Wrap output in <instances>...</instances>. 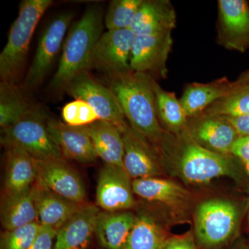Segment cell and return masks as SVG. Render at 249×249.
Instances as JSON below:
<instances>
[{
  "label": "cell",
  "mask_w": 249,
  "mask_h": 249,
  "mask_svg": "<svg viewBox=\"0 0 249 249\" xmlns=\"http://www.w3.org/2000/svg\"><path fill=\"white\" fill-rule=\"evenodd\" d=\"M154 78L129 71L109 77L108 88L115 95L130 127L151 145L164 142L165 133L157 116Z\"/></svg>",
  "instance_id": "1"
},
{
  "label": "cell",
  "mask_w": 249,
  "mask_h": 249,
  "mask_svg": "<svg viewBox=\"0 0 249 249\" xmlns=\"http://www.w3.org/2000/svg\"><path fill=\"white\" fill-rule=\"evenodd\" d=\"M104 19L102 8L94 4L72 24L64 42L58 69L49 84L51 92L56 95L65 92L73 78L90 70L93 49L103 34Z\"/></svg>",
  "instance_id": "2"
},
{
  "label": "cell",
  "mask_w": 249,
  "mask_h": 249,
  "mask_svg": "<svg viewBox=\"0 0 249 249\" xmlns=\"http://www.w3.org/2000/svg\"><path fill=\"white\" fill-rule=\"evenodd\" d=\"M53 1L24 0L18 17L10 29L7 42L0 54L1 81L16 84L27 60L31 39L37 24Z\"/></svg>",
  "instance_id": "3"
},
{
  "label": "cell",
  "mask_w": 249,
  "mask_h": 249,
  "mask_svg": "<svg viewBox=\"0 0 249 249\" xmlns=\"http://www.w3.org/2000/svg\"><path fill=\"white\" fill-rule=\"evenodd\" d=\"M231 155L207 150L188 135L178 154V174L186 182L194 184H204L223 177L238 179L240 170Z\"/></svg>",
  "instance_id": "4"
},
{
  "label": "cell",
  "mask_w": 249,
  "mask_h": 249,
  "mask_svg": "<svg viewBox=\"0 0 249 249\" xmlns=\"http://www.w3.org/2000/svg\"><path fill=\"white\" fill-rule=\"evenodd\" d=\"M48 118L37 108L16 124L1 129V143L16 147L37 160L64 159L47 128Z\"/></svg>",
  "instance_id": "5"
},
{
  "label": "cell",
  "mask_w": 249,
  "mask_h": 249,
  "mask_svg": "<svg viewBox=\"0 0 249 249\" xmlns=\"http://www.w3.org/2000/svg\"><path fill=\"white\" fill-rule=\"evenodd\" d=\"M238 209L223 199L204 201L196 213V241L205 248L213 249L227 243L235 232L239 221Z\"/></svg>",
  "instance_id": "6"
},
{
  "label": "cell",
  "mask_w": 249,
  "mask_h": 249,
  "mask_svg": "<svg viewBox=\"0 0 249 249\" xmlns=\"http://www.w3.org/2000/svg\"><path fill=\"white\" fill-rule=\"evenodd\" d=\"M74 14L65 12L57 15L42 31L35 55L28 70L22 88L25 91L36 89L49 74L58 53L63 47Z\"/></svg>",
  "instance_id": "7"
},
{
  "label": "cell",
  "mask_w": 249,
  "mask_h": 249,
  "mask_svg": "<svg viewBox=\"0 0 249 249\" xmlns=\"http://www.w3.org/2000/svg\"><path fill=\"white\" fill-rule=\"evenodd\" d=\"M65 92L75 99L88 103L100 120L114 124L121 132L128 125L115 95L108 87L95 80L89 71L81 72L73 78Z\"/></svg>",
  "instance_id": "8"
},
{
  "label": "cell",
  "mask_w": 249,
  "mask_h": 249,
  "mask_svg": "<svg viewBox=\"0 0 249 249\" xmlns=\"http://www.w3.org/2000/svg\"><path fill=\"white\" fill-rule=\"evenodd\" d=\"M135 37L131 29L103 33L93 49L90 70H100L109 77L131 71L129 62Z\"/></svg>",
  "instance_id": "9"
},
{
  "label": "cell",
  "mask_w": 249,
  "mask_h": 249,
  "mask_svg": "<svg viewBox=\"0 0 249 249\" xmlns=\"http://www.w3.org/2000/svg\"><path fill=\"white\" fill-rule=\"evenodd\" d=\"M218 42L229 50L249 49V4L245 0H219Z\"/></svg>",
  "instance_id": "10"
},
{
  "label": "cell",
  "mask_w": 249,
  "mask_h": 249,
  "mask_svg": "<svg viewBox=\"0 0 249 249\" xmlns=\"http://www.w3.org/2000/svg\"><path fill=\"white\" fill-rule=\"evenodd\" d=\"M173 44L172 32L136 36L129 62L131 71L166 78L167 60Z\"/></svg>",
  "instance_id": "11"
},
{
  "label": "cell",
  "mask_w": 249,
  "mask_h": 249,
  "mask_svg": "<svg viewBox=\"0 0 249 249\" xmlns=\"http://www.w3.org/2000/svg\"><path fill=\"white\" fill-rule=\"evenodd\" d=\"M36 160L37 184L69 200L86 204L83 180L64 159Z\"/></svg>",
  "instance_id": "12"
},
{
  "label": "cell",
  "mask_w": 249,
  "mask_h": 249,
  "mask_svg": "<svg viewBox=\"0 0 249 249\" xmlns=\"http://www.w3.org/2000/svg\"><path fill=\"white\" fill-rule=\"evenodd\" d=\"M132 178L124 169L105 164L98 175L96 205L103 211L117 212L133 207L135 201Z\"/></svg>",
  "instance_id": "13"
},
{
  "label": "cell",
  "mask_w": 249,
  "mask_h": 249,
  "mask_svg": "<svg viewBox=\"0 0 249 249\" xmlns=\"http://www.w3.org/2000/svg\"><path fill=\"white\" fill-rule=\"evenodd\" d=\"M196 118L197 119L188 131L189 137L207 150L231 155L232 144L239 136L229 121L222 116L208 114Z\"/></svg>",
  "instance_id": "14"
},
{
  "label": "cell",
  "mask_w": 249,
  "mask_h": 249,
  "mask_svg": "<svg viewBox=\"0 0 249 249\" xmlns=\"http://www.w3.org/2000/svg\"><path fill=\"white\" fill-rule=\"evenodd\" d=\"M121 133L124 143V168L129 178H157L160 168L151 144L129 124Z\"/></svg>",
  "instance_id": "15"
},
{
  "label": "cell",
  "mask_w": 249,
  "mask_h": 249,
  "mask_svg": "<svg viewBox=\"0 0 249 249\" xmlns=\"http://www.w3.org/2000/svg\"><path fill=\"white\" fill-rule=\"evenodd\" d=\"M47 128L63 158L83 163H93L98 158L85 126L74 127L54 119H48Z\"/></svg>",
  "instance_id": "16"
},
{
  "label": "cell",
  "mask_w": 249,
  "mask_h": 249,
  "mask_svg": "<svg viewBox=\"0 0 249 249\" xmlns=\"http://www.w3.org/2000/svg\"><path fill=\"white\" fill-rule=\"evenodd\" d=\"M100 209L86 204L57 231L53 249H88L95 237Z\"/></svg>",
  "instance_id": "17"
},
{
  "label": "cell",
  "mask_w": 249,
  "mask_h": 249,
  "mask_svg": "<svg viewBox=\"0 0 249 249\" xmlns=\"http://www.w3.org/2000/svg\"><path fill=\"white\" fill-rule=\"evenodd\" d=\"M177 14L168 0H143L130 29L136 36L172 32L176 27Z\"/></svg>",
  "instance_id": "18"
},
{
  "label": "cell",
  "mask_w": 249,
  "mask_h": 249,
  "mask_svg": "<svg viewBox=\"0 0 249 249\" xmlns=\"http://www.w3.org/2000/svg\"><path fill=\"white\" fill-rule=\"evenodd\" d=\"M37 222L58 231L85 204L65 199L35 183Z\"/></svg>",
  "instance_id": "19"
},
{
  "label": "cell",
  "mask_w": 249,
  "mask_h": 249,
  "mask_svg": "<svg viewBox=\"0 0 249 249\" xmlns=\"http://www.w3.org/2000/svg\"><path fill=\"white\" fill-rule=\"evenodd\" d=\"M137 215L130 211H101L96 219L95 237L103 249H124Z\"/></svg>",
  "instance_id": "20"
},
{
  "label": "cell",
  "mask_w": 249,
  "mask_h": 249,
  "mask_svg": "<svg viewBox=\"0 0 249 249\" xmlns=\"http://www.w3.org/2000/svg\"><path fill=\"white\" fill-rule=\"evenodd\" d=\"M6 171L2 196L14 194L34 186L37 179V160L16 147H6Z\"/></svg>",
  "instance_id": "21"
},
{
  "label": "cell",
  "mask_w": 249,
  "mask_h": 249,
  "mask_svg": "<svg viewBox=\"0 0 249 249\" xmlns=\"http://www.w3.org/2000/svg\"><path fill=\"white\" fill-rule=\"evenodd\" d=\"M234 88L235 82L225 77L209 83H193L186 87L180 102L188 118L196 117L227 96Z\"/></svg>",
  "instance_id": "22"
},
{
  "label": "cell",
  "mask_w": 249,
  "mask_h": 249,
  "mask_svg": "<svg viewBox=\"0 0 249 249\" xmlns=\"http://www.w3.org/2000/svg\"><path fill=\"white\" fill-rule=\"evenodd\" d=\"M98 158L106 164L124 168V143L120 129L105 121L85 126Z\"/></svg>",
  "instance_id": "23"
},
{
  "label": "cell",
  "mask_w": 249,
  "mask_h": 249,
  "mask_svg": "<svg viewBox=\"0 0 249 249\" xmlns=\"http://www.w3.org/2000/svg\"><path fill=\"white\" fill-rule=\"evenodd\" d=\"M0 219L4 230L37 222L35 184L25 191L2 196Z\"/></svg>",
  "instance_id": "24"
},
{
  "label": "cell",
  "mask_w": 249,
  "mask_h": 249,
  "mask_svg": "<svg viewBox=\"0 0 249 249\" xmlns=\"http://www.w3.org/2000/svg\"><path fill=\"white\" fill-rule=\"evenodd\" d=\"M26 97L25 91L14 83H0V126L6 128L37 109Z\"/></svg>",
  "instance_id": "25"
},
{
  "label": "cell",
  "mask_w": 249,
  "mask_h": 249,
  "mask_svg": "<svg viewBox=\"0 0 249 249\" xmlns=\"http://www.w3.org/2000/svg\"><path fill=\"white\" fill-rule=\"evenodd\" d=\"M132 190L134 194L145 200L168 204L186 200L188 195L179 185L159 178L133 179Z\"/></svg>",
  "instance_id": "26"
},
{
  "label": "cell",
  "mask_w": 249,
  "mask_h": 249,
  "mask_svg": "<svg viewBox=\"0 0 249 249\" xmlns=\"http://www.w3.org/2000/svg\"><path fill=\"white\" fill-rule=\"evenodd\" d=\"M153 88L160 122L174 133L179 134L186 127L188 119L180 100L178 99L175 93L163 89L155 79Z\"/></svg>",
  "instance_id": "27"
},
{
  "label": "cell",
  "mask_w": 249,
  "mask_h": 249,
  "mask_svg": "<svg viewBox=\"0 0 249 249\" xmlns=\"http://www.w3.org/2000/svg\"><path fill=\"white\" fill-rule=\"evenodd\" d=\"M167 239L160 224L151 215L140 213L124 249H161Z\"/></svg>",
  "instance_id": "28"
},
{
  "label": "cell",
  "mask_w": 249,
  "mask_h": 249,
  "mask_svg": "<svg viewBox=\"0 0 249 249\" xmlns=\"http://www.w3.org/2000/svg\"><path fill=\"white\" fill-rule=\"evenodd\" d=\"M203 114L220 116H236L249 114V85H238L235 82V88L231 92L214 103Z\"/></svg>",
  "instance_id": "29"
},
{
  "label": "cell",
  "mask_w": 249,
  "mask_h": 249,
  "mask_svg": "<svg viewBox=\"0 0 249 249\" xmlns=\"http://www.w3.org/2000/svg\"><path fill=\"white\" fill-rule=\"evenodd\" d=\"M143 0H114L105 16L108 31L130 29Z\"/></svg>",
  "instance_id": "30"
},
{
  "label": "cell",
  "mask_w": 249,
  "mask_h": 249,
  "mask_svg": "<svg viewBox=\"0 0 249 249\" xmlns=\"http://www.w3.org/2000/svg\"><path fill=\"white\" fill-rule=\"evenodd\" d=\"M41 227L36 222L11 230H4L0 237V249H27L36 240Z\"/></svg>",
  "instance_id": "31"
},
{
  "label": "cell",
  "mask_w": 249,
  "mask_h": 249,
  "mask_svg": "<svg viewBox=\"0 0 249 249\" xmlns=\"http://www.w3.org/2000/svg\"><path fill=\"white\" fill-rule=\"evenodd\" d=\"M62 117L65 124L74 127H83L100 120L93 108L80 99L65 105L62 109Z\"/></svg>",
  "instance_id": "32"
},
{
  "label": "cell",
  "mask_w": 249,
  "mask_h": 249,
  "mask_svg": "<svg viewBox=\"0 0 249 249\" xmlns=\"http://www.w3.org/2000/svg\"><path fill=\"white\" fill-rule=\"evenodd\" d=\"M57 231L51 228L41 227L36 240L27 249H53Z\"/></svg>",
  "instance_id": "33"
},
{
  "label": "cell",
  "mask_w": 249,
  "mask_h": 249,
  "mask_svg": "<svg viewBox=\"0 0 249 249\" xmlns=\"http://www.w3.org/2000/svg\"><path fill=\"white\" fill-rule=\"evenodd\" d=\"M231 155L242 163L249 161V136L237 137L231 149Z\"/></svg>",
  "instance_id": "34"
},
{
  "label": "cell",
  "mask_w": 249,
  "mask_h": 249,
  "mask_svg": "<svg viewBox=\"0 0 249 249\" xmlns=\"http://www.w3.org/2000/svg\"><path fill=\"white\" fill-rule=\"evenodd\" d=\"M231 124L239 137L249 136V114L236 116H222Z\"/></svg>",
  "instance_id": "35"
},
{
  "label": "cell",
  "mask_w": 249,
  "mask_h": 249,
  "mask_svg": "<svg viewBox=\"0 0 249 249\" xmlns=\"http://www.w3.org/2000/svg\"><path fill=\"white\" fill-rule=\"evenodd\" d=\"M161 249H196L194 241L190 237L167 239Z\"/></svg>",
  "instance_id": "36"
},
{
  "label": "cell",
  "mask_w": 249,
  "mask_h": 249,
  "mask_svg": "<svg viewBox=\"0 0 249 249\" xmlns=\"http://www.w3.org/2000/svg\"><path fill=\"white\" fill-rule=\"evenodd\" d=\"M235 82L236 84L238 85H249V70L242 73L240 78Z\"/></svg>",
  "instance_id": "37"
},
{
  "label": "cell",
  "mask_w": 249,
  "mask_h": 249,
  "mask_svg": "<svg viewBox=\"0 0 249 249\" xmlns=\"http://www.w3.org/2000/svg\"><path fill=\"white\" fill-rule=\"evenodd\" d=\"M242 163L243 164L244 168H245L246 173H247V175L249 177V161L244 162V163Z\"/></svg>",
  "instance_id": "38"
},
{
  "label": "cell",
  "mask_w": 249,
  "mask_h": 249,
  "mask_svg": "<svg viewBox=\"0 0 249 249\" xmlns=\"http://www.w3.org/2000/svg\"></svg>",
  "instance_id": "39"
}]
</instances>
